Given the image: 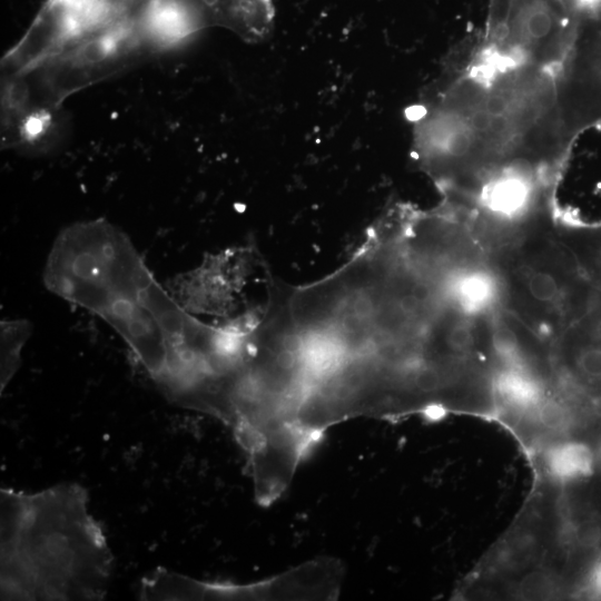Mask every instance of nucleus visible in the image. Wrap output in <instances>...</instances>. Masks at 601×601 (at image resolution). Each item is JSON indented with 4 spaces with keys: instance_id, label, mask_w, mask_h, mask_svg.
I'll return each mask as SVG.
<instances>
[{
    "instance_id": "nucleus-1",
    "label": "nucleus",
    "mask_w": 601,
    "mask_h": 601,
    "mask_svg": "<svg viewBox=\"0 0 601 601\" xmlns=\"http://www.w3.org/2000/svg\"><path fill=\"white\" fill-rule=\"evenodd\" d=\"M317 324L365 415L495 420L515 332L466 218L383 215L319 279Z\"/></svg>"
},
{
    "instance_id": "nucleus-10",
    "label": "nucleus",
    "mask_w": 601,
    "mask_h": 601,
    "mask_svg": "<svg viewBox=\"0 0 601 601\" xmlns=\"http://www.w3.org/2000/svg\"><path fill=\"white\" fill-rule=\"evenodd\" d=\"M199 28L220 26L246 41L263 40L273 29L272 0H183Z\"/></svg>"
},
{
    "instance_id": "nucleus-8",
    "label": "nucleus",
    "mask_w": 601,
    "mask_h": 601,
    "mask_svg": "<svg viewBox=\"0 0 601 601\" xmlns=\"http://www.w3.org/2000/svg\"><path fill=\"white\" fill-rule=\"evenodd\" d=\"M549 200L560 223L601 225V121L583 127L562 151Z\"/></svg>"
},
{
    "instance_id": "nucleus-4",
    "label": "nucleus",
    "mask_w": 601,
    "mask_h": 601,
    "mask_svg": "<svg viewBox=\"0 0 601 601\" xmlns=\"http://www.w3.org/2000/svg\"><path fill=\"white\" fill-rule=\"evenodd\" d=\"M1 600H101L112 555L86 490L0 491Z\"/></svg>"
},
{
    "instance_id": "nucleus-6",
    "label": "nucleus",
    "mask_w": 601,
    "mask_h": 601,
    "mask_svg": "<svg viewBox=\"0 0 601 601\" xmlns=\"http://www.w3.org/2000/svg\"><path fill=\"white\" fill-rule=\"evenodd\" d=\"M275 280L254 246L211 254L186 273L173 277L167 290L190 314L238 331L258 325L272 303Z\"/></svg>"
},
{
    "instance_id": "nucleus-5",
    "label": "nucleus",
    "mask_w": 601,
    "mask_h": 601,
    "mask_svg": "<svg viewBox=\"0 0 601 601\" xmlns=\"http://www.w3.org/2000/svg\"><path fill=\"white\" fill-rule=\"evenodd\" d=\"M503 309L548 351L601 292L562 239L549 200L509 217L475 215Z\"/></svg>"
},
{
    "instance_id": "nucleus-7",
    "label": "nucleus",
    "mask_w": 601,
    "mask_h": 601,
    "mask_svg": "<svg viewBox=\"0 0 601 601\" xmlns=\"http://www.w3.org/2000/svg\"><path fill=\"white\" fill-rule=\"evenodd\" d=\"M495 28L496 57L503 60L548 70L569 52L565 0H508Z\"/></svg>"
},
{
    "instance_id": "nucleus-2",
    "label": "nucleus",
    "mask_w": 601,
    "mask_h": 601,
    "mask_svg": "<svg viewBox=\"0 0 601 601\" xmlns=\"http://www.w3.org/2000/svg\"><path fill=\"white\" fill-rule=\"evenodd\" d=\"M558 101L548 70L501 58L474 67L425 109L416 159L449 200L519 208L549 190Z\"/></svg>"
},
{
    "instance_id": "nucleus-9",
    "label": "nucleus",
    "mask_w": 601,
    "mask_h": 601,
    "mask_svg": "<svg viewBox=\"0 0 601 601\" xmlns=\"http://www.w3.org/2000/svg\"><path fill=\"white\" fill-rule=\"evenodd\" d=\"M272 598L268 580L254 584L204 582L157 569L141 580L139 598L142 600H244Z\"/></svg>"
},
{
    "instance_id": "nucleus-11",
    "label": "nucleus",
    "mask_w": 601,
    "mask_h": 601,
    "mask_svg": "<svg viewBox=\"0 0 601 601\" xmlns=\"http://www.w3.org/2000/svg\"><path fill=\"white\" fill-rule=\"evenodd\" d=\"M31 331V324L26 319H6L1 322V392L20 366L21 349Z\"/></svg>"
},
{
    "instance_id": "nucleus-3",
    "label": "nucleus",
    "mask_w": 601,
    "mask_h": 601,
    "mask_svg": "<svg viewBox=\"0 0 601 601\" xmlns=\"http://www.w3.org/2000/svg\"><path fill=\"white\" fill-rule=\"evenodd\" d=\"M529 497L476 566L493 599H595L601 585V482L533 470Z\"/></svg>"
}]
</instances>
